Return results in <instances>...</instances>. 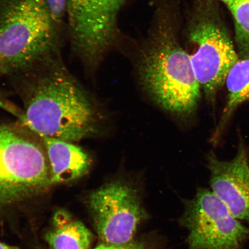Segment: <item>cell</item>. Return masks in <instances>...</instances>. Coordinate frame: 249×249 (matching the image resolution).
Masks as SVG:
<instances>
[{
	"label": "cell",
	"mask_w": 249,
	"mask_h": 249,
	"mask_svg": "<svg viewBox=\"0 0 249 249\" xmlns=\"http://www.w3.org/2000/svg\"><path fill=\"white\" fill-rule=\"evenodd\" d=\"M9 78L22 102L21 123L33 132L75 143L101 134L105 121L101 107L61 54Z\"/></svg>",
	"instance_id": "obj_1"
},
{
	"label": "cell",
	"mask_w": 249,
	"mask_h": 249,
	"mask_svg": "<svg viewBox=\"0 0 249 249\" xmlns=\"http://www.w3.org/2000/svg\"><path fill=\"white\" fill-rule=\"evenodd\" d=\"M159 18L139 58L140 82L164 110L188 117L198 107L201 86L172 20L166 15Z\"/></svg>",
	"instance_id": "obj_2"
},
{
	"label": "cell",
	"mask_w": 249,
	"mask_h": 249,
	"mask_svg": "<svg viewBox=\"0 0 249 249\" xmlns=\"http://www.w3.org/2000/svg\"><path fill=\"white\" fill-rule=\"evenodd\" d=\"M65 32L45 0H0V76L11 77L61 54Z\"/></svg>",
	"instance_id": "obj_3"
},
{
	"label": "cell",
	"mask_w": 249,
	"mask_h": 249,
	"mask_svg": "<svg viewBox=\"0 0 249 249\" xmlns=\"http://www.w3.org/2000/svg\"><path fill=\"white\" fill-rule=\"evenodd\" d=\"M52 186L44 147L22 123L0 122V208Z\"/></svg>",
	"instance_id": "obj_4"
},
{
	"label": "cell",
	"mask_w": 249,
	"mask_h": 249,
	"mask_svg": "<svg viewBox=\"0 0 249 249\" xmlns=\"http://www.w3.org/2000/svg\"><path fill=\"white\" fill-rule=\"evenodd\" d=\"M213 4L199 1L190 17L186 37L193 51L189 54L193 68L207 100L214 102L217 93L239 60L228 33Z\"/></svg>",
	"instance_id": "obj_5"
},
{
	"label": "cell",
	"mask_w": 249,
	"mask_h": 249,
	"mask_svg": "<svg viewBox=\"0 0 249 249\" xmlns=\"http://www.w3.org/2000/svg\"><path fill=\"white\" fill-rule=\"evenodd\" d=\"M126 0H68L71 51L87 69H96L116 42L118 14Z\"/></svg>",
	"instance_id": "obj_6"
},
{
	"label": "cell",
	"mask_w": 249,
	"mask_h": 249,
	"mask_svg": "<svg viewBox=\"0 0 249 249\" xmlns=\"http://www.w3.org/2000/svg\"><path fill=\"white\" fill-rule=\"evenodd\" d=\"M180 223L188 230L189 249H243L249 228L242 225L213 191L198 189L186 204Z\"/></svg>",
	"instance_id": "obj_7"
},
{
	"label": "cell",
	"mask_w": 249,
	"mask_h": 249,
	"mask_svg": "<svg viewBox=\"0 0 249 249\" xmlns=\"http://www.w3.org/2000/svg\"><path fill=\"white\" fill-rule=\"evenodd\" d=\"M89 204L96 232L105 245L132 242L140 223L147 217L138 189L123 179L95 190Z\"/></svg>",
	"instance_id": "obj_8"
},
{
	"label": "cell",
	"mask_w": 249,
	"mask_h": 249,
	"mask_svg": "<svg viewBox=\"0 0 249 249\" xmlns=\"http://www.w3.org/2000/svg\"><path fill=\"white\" fill-rule=\"evenodd\" d=\"M210 185L236 219L249 223V159L244 146L235 157L220 160L213 152L208 157Z\"/></svg>",
	"instance_id": "obj_9"
},
{
	"label": "cell",
	"mask_w": 249,
	"mask_h": 249,
	"mask_svg": "<svg viewBox=\"0 0 249 249\" xmlns=\"http://www.w3.org/2000/svg\"><path fill=\"white\" fill-rule=\"evenodd\" d=\"M34 133L45 148L52 185L75 181L86 176L91 170V156L75 142Z\"/></svg>",
	"instance_id": "obj_10"
},
{
	"label": "cell",
	"mask_w": 249,
	"mask_h": 249,
	"mask_svg": "<svg viewBox=\"0 0 249 249\" xmlns=\"http://www.w3.org/2000/svg\"><path fill=\"white\" fill-rule=\"evenodd\" d=\"M92 239L88 228L65 210L56 212L51 229L46 234L52 249H89Z\"/></svg>",
	"instance_id": "obj_11"
},
{
	"label": "cell",
	"mask_w": 249,
	"mask_h": 249,
	"mask_svg": "<svg viewBox=\"0 0 249 249\" xmlns=\"http://www.w3.org/2000/svg\"><path fill=\"white\" fill-rule=\"evenodd\" d=\"M228 98L222 118L214 133L213 139L217 138L233 112L243 103L249 99V58L239 59L233 65L226 78Z\"/></svg>",
	"instance_id": "obj_12"
},
{
	"label": "cell",
	"mask_w": 249,
	"mask_h": 249,
	"mask_svg": "<svg viewBox=\"0 0 249 249\" xmlns=\"http://www.w3.org/2000/svg\"><path fill=\"white\" fill-rule=\"evenodd\" d=\"M228 7L234 20L239 55L249 58V0H235Z\"/></svg>",
	"instance_id": "obj_13"
},
{
	"label": "cell",
	"mask_w": 249,
	"mask_h": 249,
	"mask_svg": "<svg viewBox=\"0 0 249 249\" xmlns=\"http://www.w3.org/2000/svg\"><path fill=\"white\" fill-rule=\"evenodd\" d=\"M55 23L67 31L68 0H45Z\"/></svg>",
	"instance_id": "obj_14"
},
{
	"label": "cell",
	"mask_w": 249,
	"mask_h": 249,
	"mask_svg": "<svg viewBox=\"0 0 249 249\" xmlns=\"http://www.w3.org/2000/svg\"><path fill=\"white\" fill-rule=\"evenodd\" d=\"M94 249H149L147 246L140 243L130 242L118 246H109L102 244Z\"/></svg>",
	"instance_id": "obj_15"
},
{
	"label": "cell",
	"mask_w": 249,
	"mask_h": 249,
	"mask_svg": "<svg viewBox=\"0 0 249 249\" xmlns=\"http://www.w3.org/2000/svg\"><path fill=\"white\" fill-rule=\"evenodd\" d=\"M0 249H19L14 246H10L4 244V243L0 242Z\"/></svg>",
	"instance_id": "obj_16"
},
{
	"label": "cell",
	"mask_w": 249,
	"mask_h": 249,
	"mask_svg": "<svg viewBox=\"0 0 249 249\" xmlns=\"http://www.w3.org/2000/svg\"><path fill=\"white\" fill-rule=\"evenodd\" d=\"M220 1L225 3V4L227 5V7H228V6L231 4L233 1H235V0H220Z\"/></svg>",
	"instance_id": "obj_17"
}]
</instances>
